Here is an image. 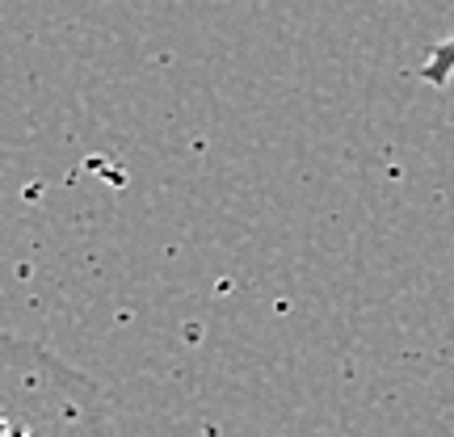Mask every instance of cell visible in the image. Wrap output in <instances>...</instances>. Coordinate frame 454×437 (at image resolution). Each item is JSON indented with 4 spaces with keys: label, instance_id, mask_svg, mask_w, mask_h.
<instances>
[{
    "label": "cell",
    "instance_id": "1",
    "mask_svg": "<svg viewBox=\"0 0 454 437\" xmlns=\"http://www.w3.org/2000/svg\"><path fill=\"white\" fill-rule=\"evenodd\" d=\"M417 81L434 84V89H446V84L454 81V30L429 47V55H425L421 67H417Z\"/></svg>",
    "mask_w": 454,
    "mask_h": 437
}]
</instances>
